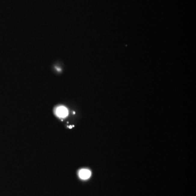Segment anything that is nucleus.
Instances as JSON below:
<instances>
[{"label": "nucleus", "instance_id": "obj_2", "mask_svg": "<svg viewBox=\"0 0 196 196\" xmlns=\"http://www.w3.org/2000/svg\"><path fill=\"white\" fill-rule=\"evenodd\" d=\"M78 176L81 179L87 180L89 179L91 176V172L87 169H82L79 171Z\"/></svg>", "mask_w": 196, "mask_h": 196}, {"label": "nucleus", "instance_id": "obj_1", "mask_svg": "<svg viewBox=\"0 0 196 196\" xmlns=\"http://www.w3.org/2000/svg\"><path fill=\"white\" fill-rule=\"evenodd\" d=\"M56 114L58 117L64 118L68 115V110L66 107L60 106L58 107L56 110Z\"/></svg>", "mask_w": 196, "mask_h": 196}]
</instances>
